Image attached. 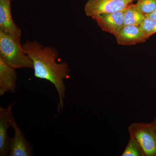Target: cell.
I'll return each instance as SVG.
<instances>
[{"label": "cell", "mask_w": 156, "mask_h": 156, "mask_svg": "<svg viewBox=\"0 0 156 156\" xmlns=\"http://www.w3.org/2000/svg\"><path fill=\"white\" fill-rule=\"evenodd\" d=\"M114 36L117 44L122 46H131L141 44L149 39L139 26L124 25Z\"/></svg>", "instance_id": "cell-7"}, {"label": "cell", "mask_w": 156, "mask_h": 156, "mask_svg": "<svg viewBox=\"0 0 156 156\" xmlns=\"http://www.w3.org/2000/svg\"><path fill=\"white\" fill-rule=\"evenodd\" d=\"M153 122H154V124L155 127V129L156 131V118L154 119V120Z\"/></svg>", "instance_id": "cell-16"}, {"label": "cell", "mask_w": 156, "mask_h": 156, "mask_svg": "<svg viewBox=\"0 0 156 156\" xmlns=\"http://www.w3.org/2000/svg\"><path fill=\"white\" fill-rule=\"evenodd\" d=\"M122 156H144L142 148L136 139L130 135L127 147Z\"/></svg>", "instance_id": "cell-12"}, {"label": "cell", "mask_w": 156, "mask_h": 156, "mask_svg": "<svg viewBox=\"0 0 156 156\" xmlns=\"http://www.w3.org/2000/svg\"><path fill=\"white\" fill-rule=\"evenodd\" d=\"M125 9L122 11L98 14L92 18L96 21L101 30L114 36L124 25Z\"/></svg>", "instance_id": "cell-6"}, {"label": "cell", "mask_w": 156, "mask_h": 156, "mask_svg": "<svg viewBox=\"0 0 156 156\" xmlns=\"http://www.w3.org/2000/svg\"><path fill=\"white\" fill-rule=\"evenodd\" d=\"M22 46L32 61L34 76L49 81L56 88L59 98L57 110L60 112L64 107L66 92L64 80L69 76V66L65 62H56L58 53L53 47H44L36 41H28Z\"/></svg>", "instance_id": "cell-1"}, {"label": "cell", "mask_w": 156, "mask_h": 156, "mask_svg": "<svg viewBox=\"0 0 156 156\" xmlns=\"http://www.w3.org/2000/svg\"><path fill=\"white\" fill-rule=\"evenodd\" d=\"M136 8L145 15L151 14L156 9V0H137Z\"/></svg>", "instance_id": "cell-13"}, {"label": "cell", "mask_w": 156, "mask_h": 156, "mask_svg": "<svg viewBox=\"0 0 156 156\" xmlns=\"http://www.w3.org/2000/svg\"><path fill=\"white\" fill-rule=\"evenodd\" d=\"M12 0H0V31L20 38L21 31L14 23L11 14Z\"/></svg>", "instance_id": "cell-9"}, {"label": "cell", "mask_w": 156, "mask_h": 156, "mask_svg": "<svg viewBox=\"0 0 156 156\" xmlns=\"http://www.w3.org/2000/svg\"><path fill=\"white\" fill-rule=\"evenodd\" d=\"M128 131L139 143L144 156H156V131L153 122L148 124L133 123Z\"/></svg>", "instance_id": "cell-3"}, {"label": "cell", "mask_w": 156, "mask_h": 156, "mask_svg": "<svg viewBox=\"0 0 156 156\" xmlns=\"http://www.w3.org/2000/svg\"><path fill=\"white\" fill-rule=\"evenodd\" d=\"M140 29L149 38L150 37L156 33V20L147 17L140 26Z\"/></svg>", "instance_id": "cell-14"}, {"label": "cell", "mask_w": 156, "mask_h": 156, "mask_svg": "<svg viewBox=\"0 0 156 156\" xmlns=\"http://www.w3.org/2000/svg\"><path fill=\"white\" fill-rule=\"evenodd\" d=\"M0 58L14 68L33 69V64L20 42V38L0 31Z\"/></svg>", "instance_id": "cell-2"}, {"label": "cell", "mask_w": 156, "mask_h": 156, "mask_svg": "<svg viewBox=\"0 0 156 156\" xmlns=\"http://www.w3.org/2000/svg\"><path fill=\"white\" fill-rule=\"evenodd\" d=\"M137 0H88L84 7L85 13L92 17L103 13L122 11Z\"/></svg>", "instance_id": "cell-4"}, {"label": "cell", "mask_w": 156, "mask_h": 156, "mask_svg": "<svg viewBox=\"0 0 156 156\" xmlns=\"http://www.w3.org/2000/svg\"><path fill=\"white\" fill-rule=\"evenodd\" d=\"M16 69L0 58V96L7 92H15L17 81Z\"/></svg>", "instance_id": "cell-10"}, {"label": "cell", "mask_w": 156, "mask_h": 156, "mask_svg": "<svg viewBox=\"0 0 156 156\" xmlns=\"http://www.w3.org/2000/svg\"><path fill=\"white\" fill-rule=\"evenodd\" d=\"M11 127L14 130L13 138L9 142V156H31L33 151L30 144L25 138L23 132L17 125L13 115Z\"/></svg>", "instance_id": "cell-5"}, {"label": "cell", "mask_w": 156, "mask_h": 156, "mask_svg": "<svg viewBox=\"0 0 156 156\" xmlns=\"http://www.w3.org/2000/svg\"><path fill=\"white\" fill-rule=\"evenodd\" d=\"M146 17L151 18V19L156 20V9H155L153 12L147 15Z\"/></svg>", "instance_id": "cell-15"}, {"label": "cell", "mask_w": 156, "mask_h": 156, "mask_svg": "<svg viewBox=\"0 0 156 156\" xmlns=\"http://www.w3.org/2000/svg\"><path fill=\"white\" fill-rule=\"evenodd\" d=\"M146 17V15L137 9L135 4L132 3L125 9L124 25L140 26Z\"/></svg>", "instance_id": "cell-11"}, {"label": "cell", "mask_w": 156, "mask_h": 156, "mask_svg": "<svg viewBox=\"0 0 156 156\" xmlns=\"http://www.w3.org/2000/svg\"><path fill=\"white\" fill-rule=\"evenodd\" d=\"M15 102L9 105L7 108L0 107V156L9 155L10 138L8 130L11 127L13 116L12 108Z\"/></svg>", "instance_id": "cell-8"}]
</instances>
